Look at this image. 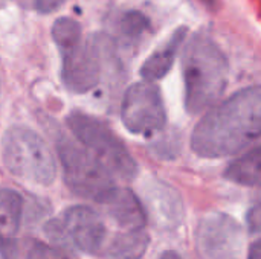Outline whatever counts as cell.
I'll use <instances>...</instances> for the list:
<instances>
[{"instance_id": "14", "label": "cell", "mask_w": 261, "mask_h": 259, "mask_svg": "<svg viewBox=\"0 0 261 259\" xmlns=\"http://www.w3.org/2000/svg\"><path fill=\"white\" fill-rule=\"evenodd\" d=\"M261 174V150L260 147H254L237 160L229 163L225 169V179L242 185V186H257L260 183Z\"/></svg>"}, {"instance_id": "24", "label": "cell", "mask_w": 261, "mask_h": 259, "mask_svg": "<svg viewBox=\"0 0 261 259\" xmlns=\"http://www.w3.org/2000/svg\"><path fill=\"white\" fill-rule=\"evenodd\" d=\"M0 90H2V82H0Z\"/></svg>"}, {"instance_id": "13", "label": "cell", "mask_w": 261, "mask_h": 259, "mask_svg": "<svg viewBox=\"0 0 261 259\" xmlns=\"http://www.w3.org/2000/svg\"><path fill=\"white\" fill-rule=\"evenodd\" d=\"M148 235L145 231L116 232L106 249L104 258L110 259H141L148 246Z\"/></svg>"}, {"instance_id": "22", "label": "cell", "mask_w": 261, "mask_h": 259, "mask_svg": "<svg viewBox=\"0 0 261 259\" xmlns=\"http://www.w3.org/2000/svg\"><path fill=\"white\" fill-rule=\"evenodd\" d=\"M248 259H261V243L260 240L254 241L252 246L249 247Z\"/></svg>"}, {"instance_id": "7", "label": "cell", "mask_w": 261, "mask_h": 259, "mask_svg": "<svg viewBox=\"0 0 261 259\" xmlns=\"http://www.w3.org/2000/svg\"><path fill=\"white\" fill-rule=\"evenodd\" d=\"M121 119L133 134L153 136L164 130L167 111L159 87L148 81L132 84L122 99Z\"/></svg>"}, {"instance_id": "4", "label": "cell", "mask_w": 261, "mask_h": 259, "mask_svg": "<svg viewBox=\"0 0 261 259\" xmlns=\"http://www.w3.org/2000/svg\"><path fill=\"white\" fill-rule=\"evenodd\" d=\"M67 127L78 143L86 148L115 179L132 182L138 176V163L125 143L102 121L73 111L67 116Z\"/></svg>"}, {"instance_id": "17", "label": "cell", "mask_w": 261, "mask_h": 259, "mask_svg": "<svg viewBox=\"0 0 261 259\" xmlns=\"http://www.w3.org/2000/svg\"><path fill=\"white\" fill-rule=\"evenodd\" d=\"M150 29L148 18L142 15L141 12L132 11L127 12L119 23V32L124 38L127 40H138L142 34H145Z\"/></svg>"}, {"instance_id": "18", "label": "cell", "mask_w": 261, "mask_h": 259, "mask_svg": "<svg viewBox=\"0 0 261 259\" xmlns=\"http://www.w3.org/2000/svg\"><path fill=\"white\" fill-rule=\"evenodd\" d=\"M26 259H73L66 249L58 246H49L44 243H35L28 252Z\"/></svg>"}, {"instance_id": "5", "label": "cell", "mask_w": 261, "mask_h": 259, "mask_svg": "<svg viewBox=\"0 0 261 259\" xmlns=\"http://www.w3.org/2000/svg\"><path fill=\"white\" fill-rule=\"evenodd\" d=\"M46 237L58 247H73L83 253L104 256L112 240L101 212L87 206H72L44 226Z\"/></svg>"}, {"instance_id": "15", "label": "cell", "mask_w": 261, "mask_h": 259, "mask_svg": "<svg viewBox=\"0 0 261 259\" xmlns=\"http://www.w3.org/2000/svg\"><path fill=\"white\" fill-rule=\"evenodd\" d=\"M23 198L12 189L0 191V237L14 241L23 217Z\"/></svg>"}, {"instance_id": "23", "label": "cell", "mask_w": 261, "mask_h": 259, "mask_svg": "<svg viewBox=\"0 0 261 259\" xmlns=\"http://www.w3.org/2000/svg\"><path fill=\"white\" fill-rule=\"evenodd\" d=\"M161 259H184L177 252H173V250H168V252H164Z\"/></svg>"}, {"instance_id": "6", "label": "cell", "mask_w": 261, "mask_h": 259, "mask_svg": "<svg viewBox=\"0 0 261 259\" xmlns=\"http://www.w3.org/2000/svg\"><path fill=\"white\" fill-rule=\"evenodd\" d=\"M57 148L66 185L78 197L98 203L118 186L115 177L80 143L63 137Z\"/></svg>"}, {"instance_id": "20", "label": "cell", "mask_w": 261, "mask_h": 259, "mask_svg": "<svg viewBox=\"0 0 261 259\" xmlns=\"http://www.w3.org/2000/svg\"><path fill=\"white\" fill-rule=\"evenodd\" d=\"M248 227L252 234H258L260 231V208L255 206L248 214Z\"/></svg>"}, {"instance_id": "19", "label": "cell", "mask_w": 261, "mask_h": 259, "mask_svg": "<svg viewBox=\"0 0 261 259\" xmlns=\"http://www.w3.org/2000/svg\"><path fill=\"white\" fill-rule=\"evenodd\" d=\"M15 256H17L15 243L0 237V259H15Z\"/></svg>"}, {"instance_id": "16", "label": "cell", "mask_w": 261, "mask_h": 259, "mask_svg": "<svg viewBox=\"0 0 261 259\" xmlns=\"http://www.w3.org/2000/svg\"><path fill=\"white\" fill-rule=\"evenodd\" d=\"M52 37L61 50L70 49L81 40V26L72 18H58L52 26Z\"/></svg>"}, {"instance_id": "12", "label": "cell", "mask_w": 261, "mask_h": 259, "mask_svg": "<svg viewBox=\"0 0 261 259\" xmlns=\"http://www.w3.org/2000/svg\"><path fill=\"white\" fill-rule=\"evenodd\" d=\"M185 37H187V27H180V29L174 31V34L165 43V46H162L161 49H158L142 64V67H141V76L145 81H148V82L162 79L170 72V69L173 67V63L176 60L177 50H179L180 44L184 43Z\"/></svg>"}, {"instance_id": "1", "label": "cell", "mask_w": 261, "mask_h": 259, "mask_svg": "<svg viewBox=\"0 0 261 259\" xmlns=\"http://www.w3.org/2000/svg\"><path fill=\"white\" fill-rule=\"evenodd\" d=\"M261 90L248 87L206 111L191 136L193 151L205 159L234 156L258 140Z\"/></svg>"}, {"instance_id": "8", "label": "cell", "mask_w": 261, "mask_h": 259, "mask_svg": "<svg viewBox=\"0 0 261 259\" xmlns=\"http://www.w3.org/2000/svg\"><path fill=\"white\" fill-rule=\"evenodd\" d=\"M104 37L95 35L84 41L80 40L70 49L63 50L61 78L67 90L81 95L99 84Z\"/></svg>"}, {"instance_id": "2", "label": "cell", "mask_w": 261, "mask_h": 259, "mask_svg": "<svg viewBox=\"0 0 261 259\" xmlns=\"http://www.w3.org/2000/svg\"><path fill=\"white\" fill-rule=\"evenodd\" d=\"M228 70L225 53L208 34L199 31L191 37L182 55L185 108L190 114L206 111L222 98Z\"/></svg>"}, {"instance_id": "11", "label": "cell", "mask_w": 261, "mask_h": 259, "mask_svg": "<svg viewBox=\"0 0 261 259\" xmlns=\"http://www.w3.org/2000/svg\"><path fill=\"white\" fill-rule=\"evenodd\" d=\"M145 208L150 211L154 224L161 229H174L184 220V205L179 194L161 182L148 186Z\"/></svg>"}, {"instance_id": "21", "label": "cell", "mask_w": 261, "mask_h": 259, "mask_svg": "<svg viewBox=\"0 0 261 259\" xmlns=\"http://www.w3.org/2000/svg\"><path fill=\"white\" fill-rule=\"evenodd\" d=\"M63 3L64 0H35V8L40 12H50Z\"/></svg>"}, {"instance_id": "3", "label": "cell", "mask_w": 261, "mask_h": 259, "mask_svg": "<svg viewBox=\"0 0 261 259\" xmlns=\"http://www.w3.org/2000/svg\"><path fill=\"white\" fill-rule=\"evenodd\" d=\"M2 160L14 177L35 186H49L57 176V163L49 145L24 125H12L3 133Z\"/></svg>"}, {"instance_id": "9", "label": "cell", "mask_w": 261, "mask_h": 259, "mask_svg": "<svg viewBox=\"0 0 261 259\" xmlns=\"http://www.w3.org/2000/svg\"><path fill=\"white\" fill-rule=\"evenodd\" d=\"M199 247L208 259H240L243 231L232 217L213 212L199 226Z\"/></svg>"}, {"instance_id": "10", "label": "cell", "mask_w": 261, "mask_h": 259, "mask_svg": "<svg viewBox=\"0 0 261 259\" xmlns=\"http://www.w3.org/2000/svg\"><path fill=\"white\" fill-rule=\"evenodd\" d=\"M98 205L102 212L121 229L119 232L145 231V209L130 189L116 186L101 202H98Z\"/></svg>"}]
</instances>
